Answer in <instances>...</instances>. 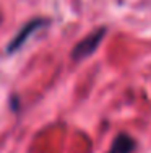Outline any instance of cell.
Here are the masks:
<instances>
[{
  "mask_svg": "<svg viewBox=\"0 0 151 153\" xmlns=\"http://www.w3.org/2000/svg\"><path fill=\"white\" fill-rule=\"evenodd\" d=\"M106 33H107V28L102 26V28L94 30L93 33H89L88 36H85V38L71 49V59L75 62H81V60L88 59V57H91L93 54L98 51L99 44L102 42L104 36H106Z\"/></svg>",
  "mask_w": 151,
  "mask_h": 153,
  "instance_id": "6da1fadb",
  "label": "cell"
},
{
  "mask_svg": "<svg viewBox=\"0 0 151 153\" xmlns=\"http://www.w3.org/2000/svg\"><path fill=\"white\" fill-rule=\"evenodd\" d=\"M49 21H50L49 18L39 16V18H33V20H29L28 23H24L23 26H21V30L15 34V38H13L12 41L7 44V47H5L7 54H15V52H18L21 47L26 44V41L29 39V36L33 34V33H36L38 30H41V28L47 26Z\"/></svg>",
  "mask_w": 151,
  "mask_h": 153,
  "instance_id": "7a4b0ae2",
  "label": "cell"
},
{
  "mask_svg": "<svg viewBox=\"0 0 151 153\" xmlns=\"http://www.w3.org/2000/svg\"><path fill=\"white\" fill-rule=\"evenodd\" d=\"M136 147H138V143L130 134L120 132L119 135H116V138L112 140L109 150L106 153H133Z\"/></svg>",
  "mask_w": 151,
  "mask_h": 153,
  "instance_id": "3957f363",
  "label": "cell"
},
{
  "mask_svg": "<svg viewBox=\"0 0 151 153\" xmlns=\"http://www.w3.org/2000/svg\"><path fill=\"white\" fill-rule=\"evenodd\" d=\"M12 109L13 111H18V98L12 96Z\"/></svg>",
  "mask_w": 151,
  "mask_h": 153,
  "instance_id": "277c9868",
  "label": "cell"
}]
</instances>
